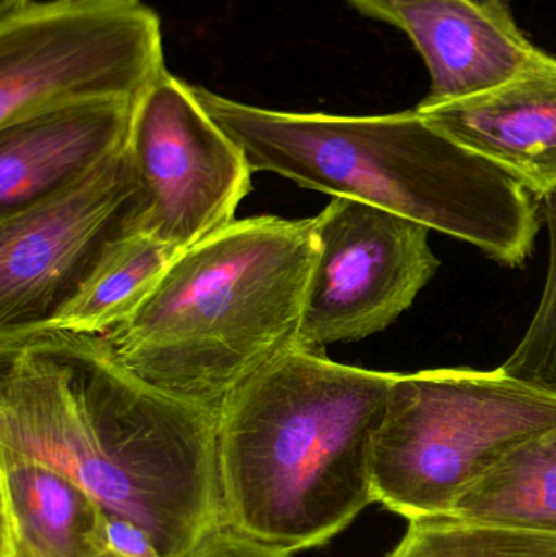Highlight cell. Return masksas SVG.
Here are the masks:
<instances>
[{
  "label": "cell",
  "instance_id": "obj_1",
  "mask_svg": "<svg viewBox=\"0 0 556 557\" xmlns=\"http://www.w3.org/2000/svg\"><path fill=\"white\" fill-rule=\"evenodd\" d=\"M218 418L131 372L104 336L0 337V458L61 471L162 557L221 530Z\"/></svg>",
  "mask_w": 556,
  "mask_h": 557
},
{
  "label": "cell",
  "instance_id": "obj_3",
  "mask_svg": "<svg viewBox=\"0 0 556 557\" xmlns=\"http://www.w3.org/2000/svg\"><path fill=\"white\" fill-rule=\"evenodd\" d=\"M195 91L254 173H274L300 188L404 215L472 245L502 267H524L534 251L538 199L417 110L379 116L293 113L208 88Z\"/></svg>",
  "mask_w": 556,
  "mask_h": 557
},
{
  "label": "cell",
  "instance_id": "obj_13",
  "mask_svg": "<svg viewBox=\"0 0 556 557\" xmlns=\"http://www.w3.org/2000/svg\"><path fill=\"white\" fill-rule=\"evenodd\" d=\"M2 529L33 557H103L104 512L54 468L0 458Z\"/></svg>",
  "mask_w": 556,
  "mask_h": 557
},
{
  "label": "cell",
  "instance_id": "obj_8",
  "mask_svg": "<svg viewBox=\"0 0 556 557\" xmlns=\"http://www.w3.org/2000/svg\"><path fill=\"white\" fill-rule=\"evenodd\" d=\"M126 146L62 191L0 219V337L42 326L114 242L140 231Z\"/></svg>",
  "mask_w": 556,
  "mask_h": 557
},
{
  "label": "cell",
  "instance_id": "obj_11",
  "mask_svg": "<svg viewBox=\"0 0 556 557\" xmlns=\"http://www.w3.org/2000/svg\"><path fill=\"white\" fill-rule=\"evenodd\" d=\"M431 126L518 180L539 202L556 191V58L466 100L417 107Z\"/></svg>",
  "mask_w": 556,
  "mask_h": 557
},
{
  "label": "cell",
  "instance_id": "obj_18",
  "mask_svg": "<svg viewBox=\"0 0 556 557\" xmlns=\"http://www.w3.org/2000/svg\"><path fill=\"white\" fill-rule=\"evenodd\" d=\"M103 557H162L152 536L129 520L104 516Z\"/></svg>",
  "mask_w": 556,
  "mask_h": 557
},
{
  "label": "cell",
  "instance_id": "obj_21",
  "mask_svg": "<svg viewBox=\"0 0 556 557\" xmlns=\"http://www.w3.org/2000/svg\"><path fill=\"white\" fill-rule=\"evenodd\" d=\"M2 557H33L32 553L25 548L22 542L9 532L2 529Z\"/></svg>",
  "mask_w": 556,
  "mask_h": 557
},
{
  "label": "cell",
  "instance_id": "obj_6",
  "mask_svg": "<svg viewBox=\"0 0 556 557\" xmlns=\"http://www.w3.org/2000/svg\"><path fill=\"white\" fill-rule=\"evenodd\" d=\"M165 71L162 22L143 0H29L0 15V126L74 104L134 103Z\"/></svg>",
  "mask_w": 556,
  "mask_h": 557
},
{
  "label": "cell",
  "instance_id": "obj_9",
  "mask_svg": "<svg viewBox=\"0 0 556 557\" xmlns=\"http://www.w3.org/2000/svg\"><path fill=\"white\" fill-rule=\"evenodd\" d=\"M317 258L297 346L325 352L387 330L440 270L430 228L368 202L333 198L313 218Z\"/></svg>",
  "mask_w": 556,
  "mask_h": 557
},
{
  "label": "cell",
  "instance_id": "obj_20",
  "mask_svg": "<svg viewBox=\"0 0 556 557\" xmlns=\"http://www.w3.org/2000/svg\"><path fill=\"white\" fill-rule=\"evenodd\" d=\"M359 12L397 26L401 10L420 0H348Z\"/></svg>",
  "mask_w": 556,
  "mask_h": 557
},
{
  "label": "cell",
  "instance_id": "obj_15",
  "mask_svg": "<svg viewBox=\"0 0 556 557\" xmlns=\"http://www.w3.org/2000/svg\"><path fill=\"white\" fill-rule=\"evenodd\" d=\"M450 516L556 535V429L509 451L459 497Z\"/></svg>",
  "mask_w": 556,
  "mask_h": 557
},
{
  "label": "cell",
  "instance_id": "obj_4",
  "mask_svg": "<svg viewBox=\"0 0 556 557\" xmlns=\"http://www.w3.org/2000/svg\"><path fill=\"white\" fill-rule=\"evenodd\" d=\"M316 221H235L186 248L136 313L104 334L118 359L173 398L219 414L297 346Z\"/></svg>",
  "mask_w": 556,
  "mask_h": 557
},
{
  "label": "cell",
  "instance_id": "obj_17",
  "mask_svg": "<svg viewBox=\"0 0 556 557\" xmlns=\"http://www.w3.org/2000/svg\"><path fill=\"white\" fill-rule=\"evenodd\" d=\"M548 231V270L538 310L503 369L526 383L556 393V191L542 199Z\"/></svg>",
  "mask_w": 556,
  "mask_h": 557
},
{
  "label": "cell",
  "instance_id": "obj_10",
  "mask_svg": "<svg viewBox=\"0 0 556 557\" xmlns=\"http://www.w3.org/2000/svg\"><path fill=\"white\" fill-rule=\"evenodd\" d=\"M397 26L430 71V94L418 107L486 94L552 58L532 45L505 3L420 0L401 10Z\"/></svg>",
  "mask_w": 556,
  "mask_h": 557
},
{
  "label": "cell",
  "instance_id": "obj_23",
  "mask_svg": "<svg viewBox=\"0 0 556 557\" xmlns=\"http://www.w3.org/2000/svg\"><path fill=\"white\" fill-rule=\"evenodd\" d=\"M480 2H493V3H508L511 2V0H480Z\"/></svg>",
  "mask_w": 556,
  "mask_h": 557
},
{
  "label": "cell",
  "instance_id": "obj_16",
  "mask_svg": "<svg viewBox=\"0 0 556 557\" xmlns=\"http://www.w3.org/2000/svg\"><path fill=\"white\" fill-rule=\"evenodd\" d=\"M387 557H556V535L446 513L410 520Z\"/></svg>",
  "mask_w": 556,
  "mask_h": 557
},
{
  "label": "cell",
  "instance_id": "obj_12",
  "mask_svg": "<svg viewBox=\"0 0 556 557\" xmlns=\"http://www.w3.org/2000/svg\"><path fill=\"white\" fill-rule=\"evenodd\" d=\"M133 104H74L0 126V219L74 185L120 152Z\"/></svg>",
  "mask_w": 556,
  "mask_h": 557
},
{
  "label": "cell",
  "instance_id": "obj_2",
  "mask_svg": "<svg viewBox=\"0 0 556 557\" xmlns=\"http://www.w3.org/2000/svg\"><path fill=\"white\" fill-rule=\"evenodd\" d=\"M397 372L293 347L218 418L221 529L264 548H317L375 503L374 447Z\"/></svg>",
  "mask_w": 556,
  "mask_h": 557
},
{
  "label": "cell",
  "instance_id": "obj_5",
  "mask_svg": "<svg viewBox=\"0 0 556 557\" xmlns=\"http://www.w3.org/2000/svg\"><path fill=\"white\" fill-rule=\"evenodd\" d=\"M556 429V393L495 370L398 373L374 447L375 503L446 516L509 451Z\"/></svg>",
  "mask_w": 556,
  "mask_h": 557
},
{
  "label": "cell",
  "instance_id": "obj_7",
  "mask_svg": "<svg viewBox=\"0 0 556 557\" xmlns=\"http://www.w3.org/2000/svg\"><path fill=\"white\" fill-rule=\"evenodd\" d=\"M126 152L144 196L139 228L176 251L224 231L251 191L244 150L169 71L133 104Z\"/></svg>",
  "mask_w": 556,
  "mask_h": 557
},
{
  "label": "cell",
  "instance_id": "obj_14",
  "mask_svg": "<svg viewBox=\"0 0 556 557\" xmlns=\"http://www.w3.org/2000/svg\"><path fill=\"white\" fill-rule=\"evenodd\" d=\"M178 253L146 232H129L107 248L74 294L36 330L104 336L136 313Z\"/></svg>",
  "mask_w": 556,
  "mask_h": 557
},
{
  "label": "cell",
  "instance_id": "obj_22",
  "mask_svg": "<svg viewBox=\"0 0 556 557\" xmlns=\"http://www.w3.org/2000/svg\"><path fill=\"white\" fill-rule=\"evenodd\" d=\"M29 0H0V15L12 12V10L18 9V7L25 5Z\"/></svg>",
  "mask_w": 556,
  "mask_h": 557
},
{
  "label": "cell",
  "instance_id": "obj_19",
  "mask_svg": "<svg viewBox=\"0 0 556 557\" xmlns=\"http://www.w3.org/2000/svg\"><path fill=\"white\" fill-rule=\"evenodd\" d=\"M188 557H291L287 553L264 548L250 540L234 533L219 530L209 536L191 556Z\"/></svg>",
  "mask_w": 556,
  "mask_h": 557
}]
</instances>
